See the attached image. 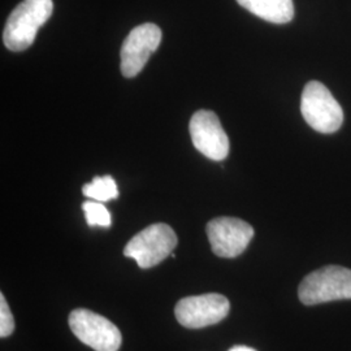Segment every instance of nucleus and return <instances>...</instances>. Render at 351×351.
I'll use <instances>...</instances> for the list:
<instances>
[{
	"label": "nucleus",
	"instance_id": "obj_5",
	"mask_svg": "<svg viewBox=\"0 0 351 351\" xmlns=\"http://www.w3.org/2000/svg\"><path fill=\"white\" fill-rule=\"evenodd\" d=\"M68 322L75 337L95 351H117L121 346L120 329L101 315L75 308Z\"/></svg>",
	"mask_w": 351,
	"mask_h": 351
},
{
	"label": "nucleus",
	"instance_id": "obj_2",
	"mask_svg": "<svg viewBox=\"0 0 351 351\" xmlns=\"http://www.w3.org/2000/svg\"><path fill=\"white\" fill-rule=\"evenodd\" d=\"M298 297L306 306L351 300V269L339 265L316 269L303 278Z\"/></svg>",
	"mask_w": 351,
	"mask_h": 351
},
{
	"label": "nucleus",
	"instance_id": "obj_8",
	"mask_svg": "<svg viewBox=\"0 0 351 351\" xmlns=\"http://www.w3.org/2000/svg\"><path fill=\"white\" fill-rule=\"evenodd\" d=\"M190 136L195 149L206 158L221 162L229 154V138L216 113L199 110L190 120Z\"/></svg>",
	"mask_w": 351,
	"mask_h": 351
},
{
	"label": "nucleus",
	"instance_id": "obj_13",
	"mask_svg": "<svg viewBox=\"0 0 351 351\" xmlns=\"http://www.w3.org/2000/svg\"><path fill=\"white\" fill-rule=\"evenodd\" d=\"M14 330V317L5 301L4 294H0V337L5 339Z\"/></svg>",
	"mask_w": 351,
	"mask_h": 351
},
{
	"label": "nucleus",
	"instance_id": "obj_4",
	"mask_svg": "<svg viewBox=\"0 0 351 351\" xmlns=\"http://www.w3.org/2000/svg\"><path fill=\"white\" fill-rule=\"evenodd\" d=\"M177 246L175 230L158 223L145 228L126 243L124 255L134 259L141 268H152L165 261Z\"/></svg>",
	"mask_w": 351,
	"mask_h": 351
},
{
	"label": "nucleus",
	"instance_id": "obj_12",
	"mask_svg": "<svg viewBox=\"0 0 351 351\" xmlns=\"http://www.w3.org/2000/svg\"><path fill=\"white\" fill-rule=\"evenodd\" d=\"M82 210L85 213L86 221L90 226H101V228H110L112 219L111 213L106 208L101 202H85L82 204Z\"/></svg>",
	"mask_w": 351,
	"mask_h": 351
},
{
	"label": "nucleus",
	"instance_id": "obj_6",
	"mask_svg": "<svg viewBox=\"0 0 351 351\" xmlns=\"http://www.w3.org/2000/svg\"><path fill=\"white\" fill-rule=\"evenodd\" d=\"M229 310L230 303L226 297L208 293L182 298L176 304L175 315L181 326L188 329H201L224 320Z\"/></svg>",
	"mask_w": 351,
	"mask_h": 351
},
{
	"label": "nucleus",
	"instance_id": "obj_1",
	"mask_svg": "<svg viewBox=\"0 0 351 351\" xmlns=\"http://www.w3.org/2000/svg\"><path fill=\"white\" fill-rule=\"evenodd\" d=\"M53 10L52 0H24L10 14L3 32L8 50L20 52L36 40L39 27L47 23Z\"/></svg>",
	"mask_w": 351,
	"mask_h": 351
},
{
	"label": "nucleus",
	"instance_id": "obj_10",
	"mask_svg": "<svg viewBox=\"0 0 351 351\" xmlns=\"http://www.w3.org/2000/svg\"><path fill=\"white\" fill-rule=\"evenodd\" d=\"M237 3L272 24H288L294 17L293 0H237Z\"/></svg>",
	"mask_w": 351,
	"mask_h": 351
},
{
	"label": "nucleus",
	"instance_id": "obj_3",
	"mask_svg": "<svg viewBox=\"0 0 351 351\" xmlns=\"http://www.w3.org/2000/svg\"><path fill=\"white\" fill-rule=\"evenodd\" d=\"M301 112L304 121L323 134L337 132L343 123L339 101L319 81H310L303 88Z\"/></svg>",
	"mask_w": 351,
	"mask_h": 351
},
{
	"label": "nucleus",
	"instance_id": "obj_11",
	"mask_svg": "<svg viewBox=\"0 0 351 351\" xmlns=\"http://www.w3.org/2000/svg\"><path fill=\"white\" fill-rule=\"evenodd\" d=\"M82 193L85 197L97 202H108L119 197V189L111 176L94 177L91 182L84 185Z\"/></svg>",
	"mask_w": 351,
	"mask_h": 351
},
{
	"label": "nucleus",
	"instance_id": "obj_7",
	"mask_svg": "<svg viewBox=\"0 0 351 351\" xmlns=\"http://www.w3.org/2000/svg\"><path fill=\"white\" fill-rule=\"evenodd\" d=\"M213 254L220 258H237L247 249L254 228L237 217H217L206 226Z\"/></svg>",
	"mask_w": 351,
	"mask_h": 351
},
{
	"label": "nucleus",
	"instance_id": "obj_9",
	"mask_svg": "<svg viewBox=\"0 0 351 351\" xmlns=\"http://www.w3.org/2000/svg\"><path fill=\"white\" fill-rule=\"evenodd\" d=\"M162 42V30L155 24L136 26L121 47V72L126 78L138 75Z\"/></svg>",
	"mask_w": 351,
	"mask_h": 351
},
{
	"label": "nucleus",
	"instance_id": "obj_14",
	"mask_svg": "<svg viewBox=\"0 0 351 351\" xmlns=\"http://www.w3.org/2000/svg\"><path fill=\"white\" fill-rule=\"evenodd\" d=\"M229 351H256L254 350V349H251L249 346H234V348H232Z\"/></svg>",
	"mask_w": 351,
	"mask_h": 351
}]
</instances>
